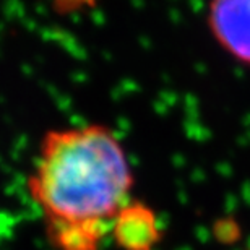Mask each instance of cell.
I'll return each mask as SVG.
<instances>
[{
    "mask_svg": "<svg viewBox=\"0 0 250 250\" xmlns=\"http://www.w3.org/2000/svg\"><path fill=\"white\" fill-rule=\"evenodd\" d=\"M106 226L61 224L49 226L54 246L61 250H96Z\"/></svg>",
    "mask_w": 250,
    "mask_h": 250,
    "instance_id": "cell-4",
    "label": "cell"
},
{
    "mask_svg": "<svg viewBox=\"0 0 250 250\" xmlns=\"http://www.w3.org/2000/svg\"><path fill=\"white\" fill-rule=\"evenodd\" d=\"M133 176L111 130L83 125L42 138L28 188L49 226H106L127 205Z\"/></svg>",
    "mask_w": 250,
    "mask_h": 250,
    "instance_id": "cell-1",
    "label": "cell"
},
{
    "mask_svg": "<svg viewBox=\"0 0 250 250\" xmlns=\"http://www.w3.org/2000/svg\"><path fill=\"white\" fill-rule=\"evenodd\" d=\"M244 250H250V242H249V246H247L246 249H244Z\"/></svg>",
    "mask_w": 250,
    "mask_h": 250,
    "instance_id": "cell-5",
    "label": "cell"
},
{
    "mask_svg": "<svg viewBox=\"0 0 250 250\" xmlns=\"http://www.w3.org/2000/svg\"><path fill=\"white\" fill-rule=\"evenodd\" d=\"M112 236L124 250H151L158 244L161 231L148 207L127 203L112 219Z\"/></svg>",
    "mask_w": 250,
    "mask_h": 250,
    "instance_id": "cell-3",
    "label": "cell"
},
{
    "mask_svg": "<svg viewBox=\"0 0 250 250\" xmlns=\"http://www.w3.org/2000/svg\"><path fill=\"white\" fill-rule=\"evenodd\" d=\"M208 24L229 56L250 65V0H211Z\"/></svg>",
    "mask_w": 250,
    "mask_h": 250,
    "instance_id": "cell-2",
    "label": "cell"
}]
</instances>
